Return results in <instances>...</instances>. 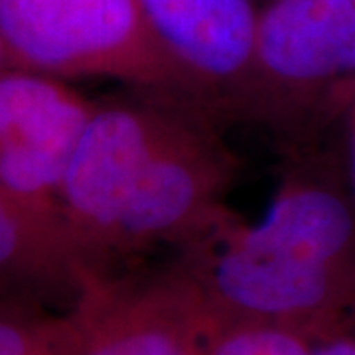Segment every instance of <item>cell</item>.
<instances>
[{"mask_svg":"<svg viewBox=\"0 0 355 355\" xmlns=\"http://www.w3.org/2000/svg\"><path fill=\"white\" fill-rule=\"evenodd\" d=\"M343 130V168L349 190L355 200V99L349 103L345 113L340 119Z\"/></svg>","mask_w":355,"mask_h":355,"instance_id":"30bf717a","label":"cell"},{"mask_svg":"<svg viewBox=\"0 0 355 355\" xmlns=\"http://www.w3.org/2000/svg\"><path fill=\"white\" fill-rule=\"evenodd\" d=\"M314 355H355V312L318 338Z\"/></svg>","mask_w":355,"mask_h":355,"instance_id":"9c48e42d","label":"cell"},{"mask_svg":"<svg viewBox=\"0 0 355 355\" xmlns=\"http://www.w3.org/2000/svg\"><path fill=\"white\" fill-rule=\"evenodd\" d=\"M0 40L16 67L119 79L203 113L137 0H0Z\"/></svg>","mask_w":355,"mask_h":355,"instance_id":"7a4b0ae2","label":"cell"},{"mask_svg":"<svg viewBox=\"0 0 355 355\" xmlns=\"http://www.w3.org/2000/svg\"><path fill=\"white\" fill-rule=\"evenodd\" d=\"M0 355H76L69 310L0 298Z\"/></svg>","mask_w":355,"mask_h":355,"instance_id":"52a82bcc","label":"cell"},{"mask_svg":"<svg viewBox=\"0 0 355 355\" xmlns=\"http://www.w3.org/2000/svg\"><path fill=\"white\" fill-rule=\"evenodd\" d=\"M12 60H10V55H8V50H6V46H4V42L0 40V73L2 71H6L8 67H12Z\"/></svg>","mask_w":355,"mask_h":355,"instance_id":"8fae6325","label":"cell"},{"mask_svg":"<svg viewBox=\"0 0 355 355\" xmlns=\"http://www.w3.org/2000/svg\"><path fill=\"white\" fill-rule=\"evenodd\" d=\"M91 268L64 235L16 207L0 191V298L67 310Z\"/></svg>","mask_w":355,"mask_h":355,"instance_id":"8992f818","label":"cell"},{"mask_svg":"<svg viewBox=\"0 0 355 355\" xmlns=\"http://www.w3.org/2000/svg\"><path fill=\"white\" fill-rule=\"evenodd\" d=\"M67 310L76 355H205L214 326L176 259L154 270H89Z\"/></svg>","mask_w":355,"mask_h":355,"instance_id":"3957f363","label":"cell"},{"mask_svg":"<svg viewBox=\"0 0 355 355\" xmlns=\"http://www.w3.org/2000/svg\"><path fill=\"white\" fill-rule=\"evenodd\" d=\"M209 119H243L257 69L254 0H137Z\"/></svg>","mask_w":355,"mask_h":355,"instance_id":"5b68a950","label":"cell"},{"mask_svg":"<svg viewBox=\"0 0 355 355\" xmlns=\"http://www.w3.org/2000/svg\"><path fill=\"white\" fill-rule=\"evenodd\" d=\"M316 340L298 328L214 318L205 355H314Z\"/></svg>","mask_w":355,"mask_h":355,"instance_id":"ba28073f","label":"cell"},{"mask_svg":"<svg viewBox=\"0 0 355 355\" xmlns=\"http://www.w3.org/2000/svg\"><path fill=\"white\" fill-rule=\"evenodd\" d=\"M355 99V0H268L243 119L286 146L320 139Z\"/></svg>","mask_w":355,"mask_h":355,"instance_id":"6da1fadb","label":"cell"},{"mask_svg":"<svg viewBox=\"0 0 355 355\" xmlns=\"http://www.w3.org/2000/svg\"><path fill=\"white\" fill-rule=\"evenodd\" d=\"M97 105L60 77L16 65L0 73V191L73 245L64 223L62 188Z\"/></svg>","mask_w":355,"mask_h":355,"instance_id":"277c9868","label":"cell"}]
</instances>
